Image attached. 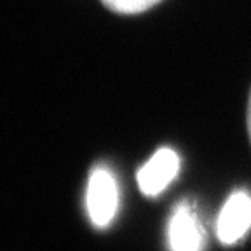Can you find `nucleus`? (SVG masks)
<instances>
[{
    "label": "nucleus",
    "mask_w": 251,
    "mask_h": 251,
    "mask_svg": "<svg viewBox=\"0 0 251 251\" xmlns=\"http://www.w3.org/2000/svg\"><path fill=\"white\" fill-rule=\"evenodd\" d=\"M251 227V196L234 192L222 208L216 222V234L224 244H234Z\"/></svg>",
    "instance_id": "3"
},
{
    "label": "nucleus",
    "mask_w": 251,
    "mask_h": 251,
    "mask_svg": "<svg viewBox=\"0 0 251 251\" xmlns=\"http://www.w3.org/2000/svg\"><path fill=\"white\" fill-rule=\"evenodd\" d=\"M169 246L171 251H201L202 228L199 218L188 204H180L169 222Z\"/></svg>",
    "instance_id": "4"
},
{
    "label": "nucleus",
    "mask_w": 251,
    "mask_h": 251,
    "mask_svg": "<svg viewBox=\"0 0 251 251\" xmlns=\"http://www.w3.org/2000/svg\"><path fill=\"white\" fill-rule=\"evenodd\" d=\"M87 213L96 227H106L114 220L119 208V190L114 175L103 168H96L87 183Z\"/></svg>",
    "instance_id": "1"
},
{
    "label": "nucleus",
    "mask_w": 251,
    "mask_h": 251,
    "mask_svg": "<svg viewBox=\"0 0 251 251\" xmlns=\"http://www.w3.org/2000/svg\"><path fill=\"white\" fill-rule=\"evenodd\" d=\"M157 2L161 0H103V4L110 11L121 12V14H138L153 7Z\"/></svg>",
    "instance_id": "5"
},
{
    "label": "nucleus",
    "mask_w": 251,
    "mask_h": 251,
    "mask_svg": "<svg viewBox=\"0 0 251 251\" xmlns=\"http://www.w3.org/2000/svg\"><path fill=\"white\" fill-rule=\"evenodd\" d=\"M180 171V157L171 149L157 150L138 171V187L145 196L153 197L176 178Z\"/></svg>",
    "instance_id": "2"
},
{
    "label": "nucleus",
    "mask_w": 251,
    "mask_h": 251,
    "mask_svg": "<svg viewBox=\"0 0 251 251\" xmlns=\"http://www.w3.org/2000/svg\"><path fill=\"white\" fill-rule=\"evenodd\" d=\"M248 134H250V141H251V94H250V101H248Z\"/></svg>",
    "instance_id": "6"
}]
</instances>
